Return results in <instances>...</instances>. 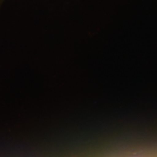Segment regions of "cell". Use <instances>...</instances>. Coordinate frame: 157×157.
Returning <instances> with one entry per match:
<instances>
[]
</instances>
